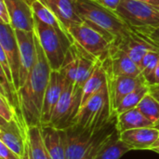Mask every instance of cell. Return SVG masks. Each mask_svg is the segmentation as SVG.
Listing matches in <instances>:
<instances>
[{"label":"cell","mask_w":159,"mask_h":159,"mask_svg":"<svg viewBox=\"0 0 159 159\" xmlns=\"http://www.w3.org/2000/svg\"><path fill=\"white\" fill-rule=\"evenodd\" d=\"M36 59L24 85L18 90L20 112L27 126H41V116L51 68L34 33Z\"/></svg>","instance_id":"obj_1"},{"label":"cell","mask_w":159,"mask_h":159,"mask_svg":"<svg viewBox=\"0 0 159 159\" xmlns=\"http://www.w3.org/2000/svg\"><path fill=\"white\" fill-rule=\"evenodd\" d=\"M75 9L81 20L100 32L112 47H117L132 33L116 11L96 0H75Z\"/></svg>","instance_id":"obj_2"},{"label":"cell","mask_w":159,"mask_h":159,"mask_svg":"<svg viewBox=\"0 0 159 159\" xmlns=\"http://www.w3.org/2000/svg\"><path fill=\"white\" fill-rule=\"evenodd\" d=\"M116 118L112 113L106 85L80 108L73 126L97 133Z\"/></svg>","instance_id":"obj_3"},{"label":"cell","mask_w":159,"mask_h":159,"mask_svg":"<svg viewBox=\"0 0 159 159\" xmlns=\"http://www.w3.org/2000/svg\"><path fill=\"white\" fill-rule=\"evenodd\" d=\"M34 33L51 70L60 71L66 52L74 43L72 37L65 32L57 31L36 18H34Z\"/></svg>","instance_id":"obj_4"},{"label":"cell","mask_w":159,"mask_h":159,"mask_svg":"<svg viewBox=\"0 0 159 159\" xmlns=\"http://www.w3.org/2000/svg\"><path fill=\"white\" fill-rule=\"evenodd\" d=\"M116 13L136 33L145 34L159 28V10L138 0H121Z\"/></svg>","instance_id":"obj_5"},{"label":"cell","mask_w":159,"mask_h":159,"mask_svg":"<svg viewBox=\"0 0 159 159\" xmlns=\"http://www.w3.org/2000/svg\"><path fill=\"white\" fill-rule=\"evenodd\" d=\"M81 98L82 89H75V84L65 78L63 91L48 126L58 129H65L73 126L81 106Z\"/></svg>","instance_id":"obj_6"},{"label":"cell","mask_w":159,"mask_h":159,"mask_svg":"<svg viewBox=\"0 0 159 159\" xmlns=\"http://www.w3.org/2000/svg\"><path fill=\"white\" fill-rule=\"evenodd\" d=\"M73 41L93 57L105 60L109 56L111 44L97 30L86 22L73 25L68 30Z\"/></svg>","instance_id":"obj_7"},{"label":"cell","mask_w":159,"mask_h":159,"mask_svg":"<svg viewBox=\"0 0 159 159\" xmlns=\"http://www.w3.org/2000/svg\"><path fill=\"white\" fill-rule=\"evenodd\" d=\"M107 85L112 113L116 116V111L122 100L140 87L148 86L144 77L138 76H111L107 75Z\"/></svg>","instance_id":"obj_8"},{"label":"cell","mask_w":159,"mask_h":159,"mask_svg":"<svg viewBox=\"0 0 159 159\" xmlns=\"http://www.w3.org/2000/svg\"><path fill=\"white\" fill-rule=\"evenodd\" d=\"M0 48L4 51L11 68L14 86L19 90L20 79V48L15 34V29L11 24L0 22Z\"/></svg>","instance_id":"obj_9"},{"label":"cell","mask_w":159,"mask_h":159,"mask_svg":"<svg viewBox=\"0 0 159 159\" xmlns=\"http://www.w3.org/2000/svg\"><path fill=\"white\" fill-rule=\"evenodd\" d=\"M20 48V79L19 89L26 82L36 59L34 32L15 30Z\"/></svg>","instance_id":"obj_10"},{"label":"cell","mask_w":159,"mask_h":159,"mask_svg":"<svg viewBox=\"0 0 159 159\" xmlns=\"http://www.w3.org/2000/svg\"><path fill=\"white\" fill-rule=\"evenodd\" d=\"M107 75L111 76H138L142 75L139 65L133 61L122 49L111 47L109 56L103 60Z\"/></svg>","instance_id":"obj_11"},{"label":"cell","mask_w":159,"mask_h":159,"mask_svg":"<svg viewBox=\"0 0 159 159\" xmlns=\"http://www.w3.org/2000/svg\"><path fill=\"white\" fill-rule=\"evenodd\" d=\"M65 156L66 159H81L91 143H93L97 133L90 132L71 126L65 129Z\"/></svg>","instance_id":"obj_12"},{"label":"cell","mask_w":159,"mask_h":159,"mask_svg":"<svg viewBox=\"0 0 159 159\" xmlns=\"http://www.w3.org/2000/svg\"><path fill=\"white\" fill-rule=\"evenodd\" d=\"M15 30L34 32V17L31 0H4Z\"/></svg>","instance_id":"obj_13"},{"label":"cell","mask_w":159,"mask_h":159,"mask_svg":"<svg viewBox=\"0 0 159 159\" xmlns=\"http://www.w3.org/2000/svg\"><path fill=\"white\" fill-rule=\"evenodd\" d=\"M64 85H65V77L61 74V72L51 71L49 82L44 99L42 116H41V127L49 125L55 107L63 91Z\"/></svg>","instance_id":"obj_14"},{"label":"cell","mask_w":159,"mask_h":159,"mask_svg":"<svg viewBox=\"0 0 159 159\" xmlns=\"http://www.w3.org/2000/svg\"><path fill=\"white\" fill-rule=\"evenodd\" d=\"M27 132L18 120L14 119L7 122L0 118V142L21 157L25 153Z\"/></svg>","instance_id":"obj_15"},{"label":"cell","mask_w":159,"mask_h":159,"mask_svg":"<svg viewBox=\"0 0 159 159\" xmlns=\"http://www.w3.org/2000/svg\"><path fill=\"white\" fill-rule=\"evenodd\" d=\"M57 17L62 29L68 30L73 25L83 22L75 9V0H40ZM70 35V34H69Z\"/></svg>","instance_id":"obj_16"},{"label":"cell","mask_w":159,"mask_h":159,"mask_svg":"<svg viewBox=\"0 0 159 159\" xmlns=\"http://www.w3.org/2000/svg\"><path fill=\"white\" fill-rule=\"evenodd\" d=\"M120 139L130 150H150L159 138V130L155 128L129 129L119 133Z\"/></svg>","instance_id":"obj_17"},{"label":"cell","mask_w":159,"mask_h":159,"mask_svg":"<svg viewBox=\"0 0 159 159\" xmlns=\"http://www.w3.org/2000/svg\"><path fill=\"white\" fill-rule=\"evenodd\" d=\"M116 48L122 49L139 66L143 56L148 51L159 48V47L153 43L148 37L133 31L129 37H127Z\"/></svg>","instance_id":"obj_18"},{"label":"cell","mask_w":159,"mask_h":159,"mask_svg":"<svg viewBox=\"0 0 159 159\" xmlns=\"http://www.w3.org/2000/svg\"><path fill=\"white\" fill-rule=\"evenodd\" d=\"M41 129L50 159H66L65 131L51 126H43Z\"/></svg>","instance_id":"obj_19"},{"label":"cell","mask_w":159,"mask_h":159,"mask_svg":"<svg viewBox=\"0 0 159 159\" xmlns=\"http://www.w3.org/2000/svg\"><path fill=\"white\" fill-rule=\"evenodd\" d=\"M107 85V74L103 66V61L98 60L92 74L85 83L82 89L81 106L80 108L96 93ZM80 110V109H79Z\"/></svg>","instance_id":"obj_20"},{"label":"cell","mask_w":159,"mask_h":159,"mask_svg":"<svg viewBox=\"0 0 159 159\" xmlns=\"http://www.w3.org/2000/svg\"><path fill=\"white\" fill-rule=\"evenodd\" d=\"M116 128L117 131L123 132L129 129L141 128H155V124L149 120L137 107L116 116Z\"/></svg>","instance_id":"obj_21"},{"label":"cell","mask_w":159,"mask_h":159,"mask_svg":"<svg viewBox=\"0 0 159 159\" xmlns=\"http://www.w3.org/2000/svg\"><path fill=\"white\" fill-rule=\"evenodd\" d=\"M129 151L130 148L120 139L116 129L105 139L94 159H120Z\"/></svg>","instance_id":"obj_22"},{"label":"cell","mask_w":159,"mask_h":159,"mask_svg":"<svg viewBox=\"0 0 159 159\" xmlns=\"http://www.w3.org/2000/svg\"><path fill=\"white\" fill-rule=\"evenodd\" d=\"M27 144L32 159H50L44 142L41 126H33L28 128Z\"/></svg>","instance_id":"obj_23"},{"label":"cell","mask_w":159,"mask_h":159,"mask_svg":"<svg viewBox=\"0 0 159 159\" xmlns=\"http://www.w3.org/2000/svg\"><path fill=\"white\" fill-rule=\"evenodd\" d=\"M78 65H79L78 48L76 44L73 43V45L66 52L64 61L61 65V68L60 69V72L67 80L75 84L77 71H78Z\"/></svg>","instance_id":"obj_24"},{"label":"cell","mask_w":159,"mask_h":159,"mask_svg":"<svg viewBox=\"0 0 159 159\" xmlns=\"http://www.w3.org/2000/svg\"><path fill=\"white\" fill-rule=\"evenodd\" d=\"M32 9H33V13H34V18H36L39 20H41L42 22H44V23H46V24L53 27L57 31L65 32L62 29V27H61L59 20L57 19V17L40 0H33V2H32Z\"/></svg>","instance_id":"obj_25"},{"label":"cell","mask_w":159,"mask_h":159,"mask_svg":"<svg viewBox=\"0 0 159 159\" xmlns=\"http://www.w3.org/2000/svg\"><path fill=\"white\" fill-rule=\"evenodd\" d=\"M137 108L154 124L159 130V102L149 92L143 97Z\"/></svg>","instance_id":"obj_26"},{"label":"cell","mask_w":159,"mask_h":159,"mask_svg":"<svg viewBox=\"0 0 159 159\" xmlns=\"http://www.w3.org/2000/svg\"><path fill=\"white\" fill-rule=\"evenodd\" d=\"M148 92H149V86H147V85L140 87L137 89H135L134 91L130 92L129 95H127L122 100V102H120V104L118 105V107L116 111V115L117 116L126 111L136 108L139 105V103L141 102V101L143 99V97Z\"/></svg>","instance_id":"obj_27"},{"label":"cell","mask_w":159,"mask_h":159,"mask_svg":"<svg viewBox=\"0 0 159 159\" xmlns=\"http://www.w3.org/2000/svg\"><path fill=\"white\" fill-rule=\"evenodd\" d=\"M116 118L115 120H113L111 123H109L105 128H103L102 129H101V130L97 133V135H96V137H95L93 143H91L90 147L89 148V150L87 151V153L85 154V156H84L81 159L95 158L96 155L98 154V152H99L101 146L102 145L103 142L105 141V139H106V138H107V137H108V136L116 129Z\"/></svg>","instance_id":"obj_28"},{"label":"cell","mask_w":159,"mask_h":159,"mask_svg":"<svg viewBox=\"0 0 159 159\" xmlns=\"http://www.w3.org/2000/svg\"><path fill=\"white\" fill-rule=\"evenodd\" d=\"M159 62V48L148 51L143 58L140 63V69L142 75L144 79L155 70L157 63Z\"/></svg>","instance_id":"obj_29"},{"label":"cell","mask_w":159,"mask_h":159,"mask_svg":"<svg viewBox=\"0 0 159 159\" xmlns=\"http://www.w3.org/2000/svg\"><path fill=\"white\" fill-rule=\"evenodd\" d=\"M0 118L1 119H4L5 121H12L14 119L18 120L19 123L20 124L19 118H18V116L16 114V111L14 110V108L10 105V103L7 101V99L0 95ZM21 125V124H20ZM22 127V125H21ZM23 128V127H22ZM24 129V128H23ZM26 130V129H25ZM28 131V130H27Z\"/></svg>","instance_id":"obj_30"},{"label":"cell","mask_w":159,"mask_h":159,"mask_svg":"<svg viewBox=\"0 0 159 159\" xmlns=\"http://www.w3.org/2000/svg\"><path fill=\"white\" fill-rule=\"evenodd\" d=\"M0 69L5 73L7 78L13 83V78H12V73H11V68L8 63V61L4 53V51L0 48ZM14 84V83H13Z\"/></svg>","instance_id":"obj_31"},{"label":"cell","mask_w":159,"mask_h":159,"mask_svg":"<svg viewBox=\"0 0 159 159\" xmlns=\"http://www.w3.org/2000/svg\"><path fill=\"white\" fill-rule=\"evenodd\" d=\"M0 158L2 159H22L20 156L8 148L6 144L0 142Z\"/></svg>","instance_id":"obj_32"},{"label":"cell","mask_w":159,"mask_h":159,"mask_svg":"<svg viewBox=\"0 0 159 159\" xmlns=\"http://www.w3.org/2000/svg\"><path fill=\"white\" fill-rule=\"evenodd\" d=\"M0 22L5 24H11V19L4 0H0Z\"/></svg>","instance_id":"obj_33"},{"label":"cell","mask_w":159,"mask_h":159,"mask_svg":"<svg viewBox=\"0 0 159 159\" xmlns=\"http://www.w3.org/2000/svg\"><path fill=\"white\" fill-rule=\"evenodd\" d=\"M145 80L149 87L159 85V62L157 63V67L155 68V70L145 78Z\"/></svg>","instance_id":"obj_34"},{"label":"cell","mask_w":159,"mask_h":159,"mask_svg":"<svg viewBox=\"0 0 159 159\" xmlns=\"http://www.w3.org/2000/svg\"><path fill=\"white\" fill-rule=\"evenodd\" d=\"M96 1L114 11H116V9L117 8V7L121 2V0H96Z\"/></svg>","instance_id":"obj_35"},{"label":"cell","mask_w":159,"mask_h":159,"mask_svg":"<svg viewBox=\"0 0 159 159\" xmlns=\"http://www.w3.org/2000/svg\"><path fill=\"white\" fill-rule=\"evenodd\" d=\"M143 35H145L146 37H148L153 43H155L157 47H159V28L154 29V30L148 32L147 34H145Z\"/></svg>","instance_id":"obj_36"},{"label":"cell","mask_w":159,"mask_h":159,"mask_svg":"<svg viewBox=\"0 0 159 159\" xmlns=\"http://www.w3.org/2000/svg\"><path fill=\"white\" fill-rule=\"evenodd\" d=\"M149 93L159 102V85L149 87Z\"/></svg>","instance_id":"obj_37"},{"label":"cell","mask_w":159,"mask_h":159,"mask_svg":"<svg viewBox=\"0 0 159 159\" xmlns=\"http://www.w3.org/2000/svg\"><path fill=\"white\" fill-rule=\"evenodd\" d=\"M141 2H144L146 4H149L151 6H153L154 7H156L157 9L159 10V0H138Z\"/></svg>","instance_id":"obj_38"},{"label":"cell","mask_w":159,"mask_h":159,"mask_svg":"<svg viewBox=\"0 0 159 159\" xmlns=\"http://www.w3.org/2000/svg\"><path fill=\"white\" fill-rule=\"evenodd\" d=\"M150 151H153V152H155V153H157V154L159 155V138L158 140L156 142V143L151 147Z\"/></svg>","instance_id":"obj_39"},{"label":"cell","mask_w":159,"mask_h":159,"mask_svg":"<svg viewBox=\"0 0 159 159\" xmlns=\"http://www.w3.org/2000/svg\"><path fill=\"white\" fill-rule=\"evenodd\" d=\"M22 159H32L30 157V153H29V149H28V144L26 143V148H25V153L22 157Z\"/></svg>","instance_id":"obj_40"},{"label":"cell","mask_w":159,"mask_h":159,"mask_svg":"<svg viewBox=\"0 0 159 159\" xmlns=\"http://www.w3.org/2000/svg\"><path fill=\"white\" fill-rule=\"evenodd\" d=\"M31 1H32V2H33V0H31Z\"/></svg>","instance_id":"obj_41"},{"label":"cell","mask_w":159,"mask_h":159,"mask_svg":"<svg viewBox=\"0 0 159 159\" xmlns=\"http://www.w3.org/2000/svg\"><path fill=\"white\" fill-rule=\"evenodd\" d=\"M0 159H2V158H0Z\"/></svg>","instance_id":"obj_42"}]
</instances>
